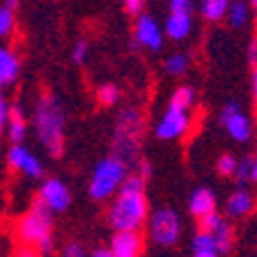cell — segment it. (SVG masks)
<instances>
[{
    "mask_svg": "<svg viewBox=\"0 0 257 257\" xmlns=\"http://www.w3.org/2000/svg\"><path fill=\"white\" fill-rule=\"evenodd\" d=\"M145 184H147L145 177H140L138 172H131L117 191V195L110 200L106 218L115 232H140L150 223L152 214Z\"/></svg>",
    "mask_w": 257,
    "mask_h": 257,
    "instance_id": "1",
    "label": "cell"
},
{
    "mask_svg": "<svg viewBox=\"0 0 257 257\" xmlns=\"http://www.w3.org/2000/svg\"><path fill=\"white\" fill-rule=\"evenodd\" d=\"M145 131H147V122L145 115L138 108L128 106L115 119L112 126V138H110V154L117 156L128 166V170H134L143 156V143H145Z\"/></svg>",
    "mask_w": 257,
    "mask_h": 257,
    "instance_id": "2",
    "label": "cell"
},
{
    "mask_svg": "<svg viewBox=\"0 0 257 257\" xmlns=\"http://www.w3.org/2000/svg\"><path fill=\"white\" fill-rule=\"evenodd\" d=\"M32 126H35L37 140L48 154L55 159L62 156L67 117H64V108L55 94H51V92L39 94L37 103H35V112H32Z\"/></svg>",
    "mask_w": 257,
    "mask_h": 257,
    "instance_id": "3",
    "label": "cell"
},
{
    "mask_svg": "<svg viewBox=\"0 0 257 257\" xmlns=\"http://www.w3.org/2000/svg\"><path fill=\"white\" fill-rule=\"evenodd\" d=\"M14 236L19 243L35 246L44 255H48L53 250V211L37 198L16 218Z\"/></svg>",
    "mask_w": 257,
    "mask_h": 257,
    "instance_id": "4",
    "label": "cell"
},
{
    "mask_svg": "<svg viewBox=\"0 0 257 257\" xmlns=\"http://www.w3.org/2000/svg\"><path fill=\"white\" fill-rule=\"evenodd\" d=\"M128 175H131L128 166L124 161H119L117 156L110 154L101 159L90 177V198L96 202H106V200L115 198Z\"/></svg>",
    "mask_w": 257,
    "mask_h": 257,
    "instance_id": "5",
    "label": "cell"
},
{
    "mask_svg": "<svg viewBox=\"0 0 257 257\" xmlns=\"http://www.w3.org/2000/svg\"><path fill=\"white\" fill-rule=\"evenodd\" d=\"M147 232H150L154 243H159L163 248H170L182 236V218H179V214L175 209H168V207L156 209L154 214L150 216Z\"/></svg>",
    "mask_w": 257,
    "mask_h": 257,
    "instance_id": "6",
    "label": "cell"
},
{
    "mask_svg": "<svg viewBox=\"0 0 257 257\" xmlns=\"http://www.w3.org/2000/svg\"><path fill=\"white\" fill-rule=\"evenodd\" d=\"M218 119H220V124H223V128L227 131V136L234 138L236 143H246V140H250L252 124H250L248 115L241 110V106L236 101L225 103Z\"/></svg>",
    "mask_w": 257,
    "mask_h": 257,
    "instance_id": "7",
    "label": "cell"
},
{
    "mask_svg": "<svg viewBox=\"0 0 257 257\" xmlns=\"http://www.w3.org/2000/svg\"><path fill=\"white\" fill-rule=\"evenodd\" d=\"M188 128H191V112L168 106L166 112H163V117L156 124L154 134L161 140H179L186 136Z\"/></svg>",
    "mask_w": 257,
    "mask_h": 257,
    "instance_id": "8",
    "label": "cell"
},
{
    "mask_svg": "<svg viewBox=\"0 0 257 257\" xmlns=\"http://www.w3.org/2000/svg\"><path fill=\"white\" fill-rule=\"evenodd\" d=\"M7 168L14 172H21L28 179H39L44 175V166L37 156L23 145H12L7 150Z\"/></svg>",
    "mask_w": 257,
    "mask_h": 257,
    "instance_id": "9",
    "label": "cell"
},
{
    "mask_svg": "<svg viewBox=\"0 0 257 257\" xmlns=\"http://www.w3.org/2000/svg\"><path fill=\"white\" fill-rule=\"evenodd\" d=\"M37 198L42 200L44 204H46L53 214H60V211H64V209H69L71 204V191L69 186L62 182V179H55V177H51V179H44L42 186H39V193Z\"/></svg>",
    "mask_w": 257,
    "mask_h": 257,
    "instance_id": "10",
    "label": "cell"
},
{
    "mask_svg": "<svg viewBox=\"0 0 257 257\" xmlns=\"http://www.w3.org/2000/svg\"><path fill=\"white\" fill-rule=\"evenodd\" d=\"M134 39L138 46L150 48V51H161V46H163V32L150 14H140L136 19Z\"/></svg>",
    "mask_w": 257,
    "mask_h": 257,
    "instance_id": "11",
    "label": "cell"
},
{
    "mask_svg": "<svg viewBox=\"0 0 257 257\" xmlns=\"http://www.w3.org/2000/svg\"><path fill=\"white\" fill-rule=\"evenodd\" d=\"M257 207V200L255 195H252L250 191H248L246 186L236 188V191H232L230 195H227V202H225V214H227V218H246V216H250L252 211H255Z\"/></svg>",
    "mask_w": 257,
    "mask_h": 257,
    "instance_id": "12",
    "label": "cell"
},
{
    "mask_svg": "<svg viewBox=\"0 0 257 257\" xmlns=\"http://www.w3.org/2000/svg\"><path fill=\"white\" fill-rule=\"evenodd\" d=\"M108 248L112 257H140L145 246L140 232H115Z\"/></svg>",
    "mask_w": 257,
    "mask_h": 257,
    "instance_id": "13",
    "label": "cell"
},
{
    "mask_svg": "<svg viewBox=\"0 0 257 257\" xmlns=\"http://www.w3.org/2000/svg\"><path fill=\"white\" fill-rule=\"evenodd\" d=\"M21 76V58L14 48H3L0 51V85L10 87L14 85Z\"/></svg>",
    "mask_w": 257,
    "mask_h": 257,
    "instance_id": "14",
    "label": "cell"
},
{
    "mask_svg": "<svg viewBox=\"0 0 257 257\" xmlns=\"http://www.w3.org/2000/svg\"><path fill=\"white\" fill-rule=\"evenodd\" d=\"M188 211L195 220L204 218V216L214 214L216 211V195L209 188H195L191 193V200H188Z\"/></svg>",
    "mask_w": 257,
    "mask_h": 257,
    "instance_id": "15",
    "label": "cell"
},
{
    "mask_svg": "<svg viewBox=\"0 0 257 257\" xmlns=\"http://www.w3.org/2000/svg\"><path fill=\"white\" fill-rule=\"evenodd\" d=\"M193 14H184V12H170L166 19L163 32L168 35V39L172 42H182L191 35V26H193Z\"/></svg>",
    "mask_w": 257,
    "mask_h": 257,
    "instance_id": "16",
    "label": "cell"
},
{
    "mask_svg": "<svg viewBox=\"0 0 257 257\" xmlns=\"http://www.w3.org/2000/svg\"><path fill=\"white\" fill-rule=\"evenodd\" d=\"M5 134H7V138L12 140V145H21L23 138H26L28 122H26V115H23L21 103H12L10 119H7V124H5Z\"/></svg>",
    "mask_w": 257,
    "mask_h": 257,
    "instance_id": "17",
    "label": "cell"
},
{
    "mask_svg": "<svg viewBox=\"0 0 257 257\" xmlns=\"http://www.w3.org/2000/svg\"><path fill=\"white\" fill-rule=\"evenodd\" d=\"M211 234H214V239H216V246H218L220 255H227V252L234 248V243H236V230H234V225L225 218V216L218 220V223H216V227L211 230Z\"/></svg>",
    "mask_w": 257,
    "mask_h": 257,
    "instance_id": "18",
    "label": "cell"
},
{
    "mask_svg": "<svg viewBox=\"0 0 257 257\" xmlns=\"http://www.w3.org/2000/svg\"><path fill=\"white\" fill-rule=\"evenodd\" d=\"M230 5H232V0H202V3H200V14H202L207 21L216 23L227 16Z\"/></svg>",
    "mask_w": 257,
    "mask_h": 257,
    "instance_id": "19",
    "label": "cell"
},
{
    "mask_svg": "<svg viewBox=\"0 0 257 257\" xmlns=\"http://www.w3.org/2000/svg\"><path fill=\"white\" fill-rule=\"evenodd\" d=\"M168 106L191 112V110H193V106H195V90H193L191 85H179L175 92H172L170 103H168Z\"/></svg>",
    "mask_w": 257,
    "mask_h": 257,
    "instance_id": "20",
    "label": "cell"
},
{
    "mask_svg": "<svg viewBox=\"0 0 257 257\" xmlns=\"http://www.w3.org/2000/svg\"><path fill=\"white\" fill-rule=\"evenodd\" d=\"M168 76H184L188 71V55L186 53H170L163 62Z\"/></svg>",
    "mask_w": 257,
    "mask_h": 257,
    "instance_id": "21",
    "label": "cell"
},
{
    "mask_svg": "<svg viewBox=\"0 0 257 257\" xmlns=\"http://www.w3.org/2000/svg\"><path fill=\"white\" fill-rule=\"evenodd\" d=\"M248 14H250L248 3H243V0H232L230 12H227V19H230L232 26H234V28H243L248 23Z\"/></svg>",
    "mask_w": 257,
    "mask_h": 257,
    "instance_id": "22",
    "label": "cell"
},
{
    "mask_svg": "<svg viewBox=\"0 0 257 257\" xmlns=\"http://www.w3.org/2000/svg\"><path fill=\"white\" fill-rule=\"evenodd\" d=\"M96 101L99 106L103 108H110L119 101V87L112 85V83H103V85L96 87Z\"/></svg>",
    "mask_w": 257,
    "mask_h": 257,
    "instance_id": "23",
    "label": "cell"
},
{
    "mask_svg": "<svg viewBox=\"0 0 257 257\" xmlns=\"http://www.w3.org/2000/svg\"><path fill=\"white\" fill-rule=\"evenodd\" d=\"M16 28V10L0 5V37H10Z\"/></svg>",
    "mask_w": 257,
    "mask_h": 257,
    "instance_id": "24",
    "label": "cell"
},
{
    "mask_svg": "<svg viewBox=\"0 0 257 257\" xmlns=\"http://www.w3.org/2000/svg\"><path fill=\"white\" fill-rule=\"evenodd\" d=\"M193 252H198V250H218V246H216V239L211 232L207 230H200L195 232V236H193Z\"/></svg>",
    "mask_w": 257,
    "mask_h": 257,
    "instance_id": "25",
    "label": "cell"
},
{
    "mask_svg": "<svg viewBox=\"0 0 257 257\" xmlns=\"http://www.w3.org/2000/svg\"><path fill=\"white\" fill-rule=\"evenodd\" d=\"M252 166H255V159H252V156H246V159L239 161V168H236V175H234L239 186H246V184L255 182V177H252Z\"/></svg>",
    "mask_w": 257,
    "mask_h": 257,
    "instance_id": "26",
    "label": "cell"
},
{
    "mask_svg": "<svg viewBox=\"0 0 257 257\" xmlns=\"http://www.w3.org/2000/svg\"><path fill=\"white\" fill-rule=\"evenodd\" d=\"M236 168H239V159H234L232 154H220L216 159V172L220 177H234Z\"/></svg>",
    "mask_w": 257,
    "mask_h": 257,
    "instance_id": "27",
    "label": "cell"
},
{
    "mask_svg": "<svg viewBox=\"0 0 257 257\" xmlns=\"http://www.w3.org/2000/svg\"><path fill=\"white\" fill-rule=\"evenodd\" d=\"M87 53H90V44H87V39H76L74 48H71V60H74L76 64H83L87 58Z\"/></svg>",
    "mask_w": 257,
    "mask_h": 257,
    "instance_id": "28",
    "label": "cell"
},
{
    "mask_svg": "<svg viewBox=\"0 0 257 257\" xmlns=\"http://www.w3.org/2000/svg\"><path fill=\"white\" fill-rule=\"evenodd\" d=\"M12 257H44V252L35 246H26V243H16Z\"/></svg>",
    "mask_w": 257,
    "mask_h": 257,
    "instance_id": "29",
    "label": "cell"
},
{
    "mask_svg": "<svg viewBox=\"0 0 257 257\" xmlns=\"http://www.w3.org/2000/svg\"><path fill=\"white\" fill-rule=\"evenodd\" d=\"M60 257H90V255H87V250L80 246V243H76V241H69V243L62 248Z\"/></svg>",
    "mask_w": 257,
    "mask_h": 257,
    "instance_id": "30",
    "label": "cell"
},
{
    "mask_svg": "<svg viewBox=\"0 0 257 257\" xmlns=\"http://www.w3.org/2000/svg\"><path fill=\"white\" fill-rule=\"evenodd\" d=\"M170 12H184V14H193V0H170Z\"/></svg>",
    "mask_w": 257,
    "mask_h": 257,
    "instance_id": "31",
    "label": "cell"
},
{
    "mask_svg": "<svg viewBox=\"0 0 257 257\" xmlns=\"http://www.w3.org/2000/svg\"><path fill=\"white\" fill-rule=\"evenodd\" d=\"M10 112H12V101L7 96H0V124H3V128H5L7 119H10Z\"/></svg>",
    "mask_w": 257,
    "mask_h": 257,
    "instance_id": "32",
    "label": "cell"
},
{
    "mask_svg": "<svg viewBox=\"0 0 257 257\" xmlns=\"http://www.w3.org/2000/svg\"><path fill=\"white\" fill-rule=\"evenodd\" d=\"M145 7V0H124V10L128 12L131 16H140Z\"/></svg>",
    "mask_w": 257,
    "mask_h": 257,
    "instance_id": "33",
    "label": "cell"
},
{
    "mask_svg": "<svg viewBox=\"0 0 257 257\" xmlns=\"http://www.w3.org/2000/svg\"><path fill=\"white\" fill-rule=\"evenodd\" d=\"M131 172H138L140 177H145V179H150V177H152V163H150L147 159H143V161H140V163H138V166H136Z\"/></svg>",
    "mask_w": 257,
    "mask_h": 257,
    "instance_id": "34",
    "label": "cell"
},
{
    "mask_svg": "<svg viewBox=\"0 0 257 257\" xmlns=\"http://www.w3.org/2000/svg\"><path fill=\"white\" fill-rule=\"evenodd\" d=\"M248 60H250L252 67L257 64V37H252L250 44H248Z\"/></svg>",
    "mask_w": 257,
    "mask_h": 257,
    "instance_id": "35",
    "label": "cell"
},
{
    "mask_svg": "<svg viewBox=\"0 0 257 257\" xmlns=\"http://www.w3.org/2000/svg\"><path fill=\"white\" fill-rule=\"evenodd\" d=\"M90 257H112V252H110V248H106V246H96L94 250L90 252Z\"/></svg>",
    "mask_w": 257,
    "mask_h": 257,
    "instance_id": "36",
    "label": "cell"
},
{
    "mask_svg": "<svg viewBox=\"0 0 257 257\" xmlns=\"http://www.w3.org/2000/svg\"><path fill=\"white\" fill-rule=\"evenodd\" d=\"M220 252L218 250H198V252H193V257H218Z\"/></svg>",
    "mask_w": 257,
    "mask_h": 257,
    "instance_id": "37",
    "label": "cell"
},
{
    "mask_svg": "<svg viewBox=\"0 0 257 257\" xmlns=\"http://www.w3.org/2000/svg\"><path fill=\"white\" fill-rule=\"evenodd\" d=\"M252 99L257 103V64L252 67Z\"/></svg>",
    "mask_w": 257,
    "mask_h": 257,
    "instance_id": "38",
    "label": "cell"
},
{
    "mask_svg": "<svg viewBox=\"0 0 257 257\" xmlns=\"http://www.w3.org/2000/svg\"><path fill=\"white\" fill-rule=\"evenodd\" d=\"M3 5H7V7H12V10H16V7H19V0H3Z\"/></svg>",
    "mask_w": 257,
    "mask_h": 257,
    "instance_id": "39",
    "label": "cell"
},
{
    "mask_svg": "<svg viewBox=\"0 0 257 257\" xmlns=\"http://www.w3.org/2000/svg\"><path fill=\"white\" fill-rule=\"evenodd\" d=\"M252 177H255V182H257V156H255V166H252Z\"/></svg>",
    "mask_w": 257,
    "mask_h": 257,
    "instance_id": "40",
    "label": "cell"
},
{
    "mask_svg": "<svg viewBox=\"0 0 257 257\" xmlns=\"http://www.w3.org/2000/svg\"><path fill=\"white\" fill-rule=\"evenodd\" d=\"M250 3H252V10H257V0H250Z\"/></svg>",
    "mask_w": 257,
    "mask_h": 257,
    "instance_id": "41",
    "label": "cell"
}]
</instances>
